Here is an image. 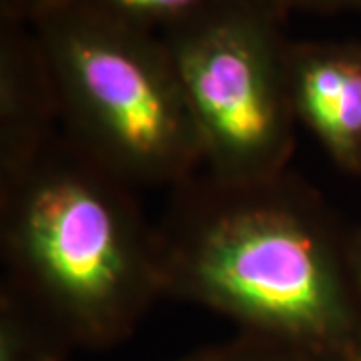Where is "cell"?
<instances>
[{"instance_id":"cell-1","label":"cell","mask_w":361,"mask_h":361,"mask_svg":"<svg viewBox=\"0 0 361 361\" xmlns=\"http://www.w3.org/2000/svg\"><path fill=\"white\" fill-rule=\"evenodd\" d=\"M155 233L165 297L221 313L245 334L360 355L349 235L289 171L259 180L201 171L173 187Z\"/></svg>"},{"instance_id":"cell-2","label":"cell","mask_w":361,"mask_h":361,"mask_svg":"<svg viewBox=\"0 0 361 361\" xmlns=\"http://www.w3.org/2000/svg\"><path fill=\"white\" fill-rule=\"evenodd\" d=\"M4 281L73 348L127 341L165 297L157 233L133 187L63 129L0 177Z\"/></svg>"},{"instance_id":"cell-3","label":"cell","mask_w":361,"mask_h":361,"mask_svg":"<svg viewBox=\"0 0 361 361\" xmlns=\"http://www.w3.org/2000/svg\"><path fill=\"white\" fill-rule=\"evenodd\" d=\"M61 129L130 187H177L205 169L201 137L159 32L75 2L32 23Z\"/></svg>"},{"instance_id":"cell-4","label":"cell","mask_w":361,"mask_h":361,"mask_svg":"<svg viewBox=\"0 0 361 361\" xmlns=\"http://www.w3.org/2000/svg\"><path fill=\"white\" fill-rule=\"evenodd\" d=\"M285 14L275 0H217L159 32L217 179L277 177L293 157Z\"/></svg>"},{"instance_id":"cell-5","label":"cell","mask_w":361,"mask_h":361,"mask_svg":"<svg viewBox=\"0 0 361 361\" xmlns=\"http://www.w3.org/2000/svg\"><path fill=\"white\" fill-rule=\"evenodd\" d=\"M287 78L297 125L341 171L361 175V42H289Z\"/></svg>"},{"instance_id":"cell-6","label":"cell","mask_w":361,"mask_h":361,"mask_svg":"<svg viewBox=\"0 0 361 361\" xmlns=\"http://www.w3.org/2000/svg\"><path fill=\"white\" fill-rule=\"evenodd\" d=\"M61 130L59 99L32 25L0 18V177Z\"/></svg>"},{"instance_id":"cell-7","label":"cell","mask_w":361,"mask_h":361,"mask_svg":"<svg viewBox=\"0 0 361 361\" xmlns=\"http://www.w3.org/2000/svg\"><path fill=\"white\" fill-rule=\"evenodd\" d=\"M75 349L23 293L2 279L0 361H66Z\"/></svg>"},{"instance_id":"cell-8","label":"cell","mask_w":361,"mask_h":361,"mask_svg":"<svg viewBox=\"0 0 361 361\" xmlns=\"http://www.w3.org/2000/svg\"><path fill=\"white\" fill-rule=\"evenodd\" d=\"M177 361H361V355L239 331L233 339L197 349Z\"/></svg>"},{"instance_id":"cell-9","label":"cell","mask_w":361,"mask_h":361,"mask_svg":"<svg viewBox=\"0 0 361 361\" xmlns=\"http://www.w3.org/2000/svg\"><path fill=\"white\" fill-rule=\"evenodd\" d=\"M123 25L161 32L217 0H66Z\"/></svg>"},{"instance_id":"cell-10","label":"cell","mask_w":361,"mask_h":361,"mask_svg":"<svg viewBox=\"0 0 361 361\" xmlns=\"http://www.w3.org/2000/svg\"><path fill=\"white\" fill-rule=\"evenodd\" d=\"M66 0H0V18L23 25H32L44 13Z\"/></svg>"},{"instance_id":"cell-11","label":"cell","mask_w":361,"mask_h":361,"mask_svg":"<svg viewBox=\"0 0 361 361\" xmlns=\"http://www.w3.org/2000/svg\"><path fill=\"white\" fill-rule=\"evenodd\" d=\"M285 13L289 11H307V13H343L361 11V0H275Z\"/></svg>"},{"instance_id":"cell-12","label":"cell","mask_w":361,"mask_h":361,"mask_svg":"<svg viewBox=\"0 0 361 361\" xmlns=\"http://www.w3.org/2000/svg\"><path fill=\"white\" fill-rule=\"evenodd\" d=\"M348 259H349V277H351L353 297H355V305H357V317H360L357 349H360V355H361V229L355 233H349Z\"/></svg>"}]
</instances>
